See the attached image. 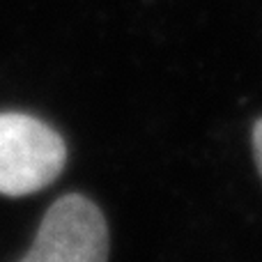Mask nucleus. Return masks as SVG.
<instances>
[{
  "label": "nucleus",
  "instance_id": "f257e3e1",
  "mask_svg": "<svg viewBox=\"0 0 262 262\" xmlns=\"http://www.w3.org/2000/svg\"><path fill=\"white\" fill-rule=\"evenodd\" d=\"M67 161L62 136L26 113H0V193L30 195L53 184Z\"/></svg>",
  "mask_w": 262,
  "mask_h": 262
},
{
  "label": "nucleus",
  "instance_id": "f03ea898",
  "mask_svg": "<svg viewBox=\"0 0 262 262\" xmlns=\"http://www.w3.org/2000/svg\"><path fill=\"white\" fill-rule=\"evenodd\" d=\"M108 226L90 198L69 193L55 200L21 262H108Z\"/></svg>",
  "mask_w": 262,
  "mask_h": 262
},
{
  "label": "nucleus",
  "instance_id": "7ed1b4c3",
  "mask_svg": "<svg viewBox=\"0 0 262 262\" xmlns=\"http://www.w3.org/2000/svg\"><path fill=\"white\" fill-rule=\"evenodd\" d=\"M253 154H255L258 170H260V175H262V118L255 122V127H253Z\"/></svg>",
  "mask_w": 262,
  "mask_h": 262
}]
</instances>
